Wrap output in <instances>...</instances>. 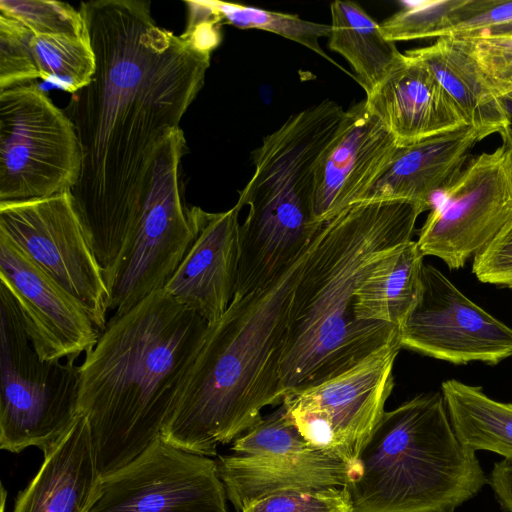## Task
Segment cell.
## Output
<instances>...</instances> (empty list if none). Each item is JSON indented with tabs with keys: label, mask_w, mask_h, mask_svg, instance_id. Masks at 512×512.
Instances as JSON below:
<instances>
[{
	"label": "cell",
	"mask_w": 512,
	"mask_h": 512,
	"mask_svg": "<svg viewBox=\"0 0 512 512\" xmlns=\"http://www.w3.org/2000/svg\"><path fill=\"white\" fill-rule=\"evenodd\" d=\"M207 327L163 289L108 320L79 367L78 411L102 477L161 436Z\"/></svg>",
	"instance_id": "obj_3"
},
{
	"label": "cell",
	"mask_w": 512,
	"mask_h": 512,
	"mask_svg": "<svg viewBox=\"0 0 512 512\" xmlns=\"http://www.w3.org/2000/svg\"><path fill=\"white\" fill-rule=\"evenodd\" d=\"M364 101L400 147L467 126L429 69L405 53Z\"/></svg>",
	"instance_id": "obj_19"
},
{
	"label": "cell",
	"mask_w": 512,
	"mask_h": 512,
	"mask_svg": "<svg viewBox=\"0 0 512 512\" xmlns=\"http://www.w3.org/2000/svg\"><path fill=\"white\" fill-rule=\"evenodd\" d=\"M79 11L96 69L64 109L82 154L71 194L105 277L133 233L160 144L204 85L211 52L157 25L149 1L93 0Z\"/></svg>",
	"instance_id": "obj_1"
},
{
	"label": "cell",
	"mask_w": 512,
	"mask_h": 512,
	"mask_svg": "<svg viewBox=\"0 0 512 512\" xmlns=\"http://www.w3.org/2000/svg\"><path fill=\"white\" fill-rule=\"evenodd\" d=\"M461 40L501 92L512 88V36Z\"/></svg>",
	"instance_id": "obj_34"
},
{
	"label": "cell",
	"mask_w": 512,
	"mask_h": 512,
	"mask_svg": "<svg viewBox=\"0 0 512 512\" xmlns=\"http://www.w3.org/2000/svg\"><path fill=\"white\" fill-rule=\"evenodd\" d=\"M227 500L215 460L160 436L102 477L90 512H227Z\"/></svg>",
	"instance_id": "obj_14"
},
{
	"label": "cell",
	"mask_w": 512,
	"mask_h": 512,
	"mask_svg": "<svg viewBox=\"0 0 512 512\" xmlns=\"http://www.w3.org/2000/svg\"><path fill=\"white\" fill-rule=\"evenodd\" d=\"M401 347L455 365H497L512 356V328L424 263L418 300L400 327Z\"/></svg>",
	"instance_id": "obj_15"
},
{
	"label": "cell",
	"mask_w": 512,
	"mask_h": 512,
	"mask_svg": "<svg viewBox=\"0 0 512 512\" xmlns=\"http://www.w3.org/2000/svg\"><path fill=\"white\" fill-rule=\"evenodd\" d=\"M240 512H354L347 486L285 490L248 502Z\"/></svg>",
	"instance_id": "obj_30"
},
{
	"label": "cell",
	"mask_w": 512,
	"mask_h": 512,
	"mask_svg": "<svg viewBox=\"0 0 512 512\" xmlns=\"http://www.w3.org/2000/svg\"><path fill=\"white\" fill-rule=\"evenodd\" d=\"M218 473L237 512L250 501L295 489L347 486V465L308 443L280 405L233 441L220 456Z\"/></svg>",
	"instance_id": "obj_12"
},
{
	"label": "cell",
	"mask_w": 512,
	"mask_h": 512,
	"mask_svg": "<svg viewBox=\"0 0 512 512\" xmlns=\"http://www.w3.org/2000/svg\"><path fill=\"white\" fill-rule=\"evenodd\" d=\"M6 495H7V492L4 488V486H2L1 487V512H5Z\"/></svg>",
	"instance_id": "obj_36"
},
{
	"label": "cell",
	"mask_w": 512,
	"mask_h": 512,
	"mask_svg": "<svg viewBox=\"0 0 512 512\" xmlns=\"http://www.w3.org/2000/svg\"><path fill=\"white\" fill-rule=\"evenodd\" d=\"M345 110L323 100L291 115L252 152L254 174L237 205L249 207L239 228L234 298L265 286L305 252L323 224L313 215L316 162Z\"/></svg>",
	"instance_id": "obj_5"
},
{
	"label": "cell",
	"mask_w": 512,
	"mask_h": 512,
	"mask_svg": "<svg viewBox=\"0 0 512 512\" xmlns=\"http://www.w3.org/2000/svg\"><path fill=\"white\" fill-rule=\"evenodd\" d=\"M80 365L43 361L9 290L0 283V448L49 453L77 419Z\"/></svg>",
	"instance_id": "obj_7"
},
{
	"label": "cell",
	"mask_w": 512,
	"mask_h": 512,
	"mask_svg": "<svg viewBox=\"0 0 512 512\" xmlns=\"http://www.w3.org/2000/svg\"><path fill=\"white\" fill-rule=\"evenodd\" d=\"M329 48L350 64L366 94L391 70L402 53L358 3L337 0L330 5Z\"/></svg>",
	"instance_id": "obj_24"
},
{
	"label": "cell",
	"mask_w": 512,
	"mask_h": 512,
	"mask_svg": "<svg viewBox=\"0 0 512 512\" xmlns=\"http://www.w3.org/2000/svg\"><path fill=\"white\" fill-rule=\"evenodd\" d=\"M0 15L10 17L36 36L87 35L79 9L49 0H0Z\"/></svg>",
	"instance_id": "obj_29"
},
{
	"label": "cell",
	"mask_w": 512,
	"mask_h": 512,
	"mask_svg": "<svg viewBox=\"0 0 512 512\" xmlns=\"http://www.w3.org/2000/svg\"><path fill=\"white\" fill-rule=\"evenodd\" d=\"M101 481L88 424L79 416L44 455L38 473L18 495L12 512H90Z\"/></svg>",
	"instance_id": "obj_21"
},
{
	"label": "cell",
	"mask_w": 512,
	"mask_h": 512,
	"mask_svg": "<svg viewBox=\"0 0 512 512\" xmlns=\"http://www.w3.org/2000/svg\"><path fill=\"white\" fill-rule=\"evenodd\" d=\"M405 54L429 69L467 126L486 137L501 131L505 117L498 96L502 92L463 40L444 36L429 46L408 50Z\"/></svg>",
	"instance_id": "obj_22"
},
{
	"label": "cell",
	"mask_w": 512,
	"mask_h": 512,
	"mask_svg": "<svg viewBox=\"0 0 512 512\" xmlns=\"http://www.w3.org/2000/svg\"><path fill=\"white\" fill-rule=\"evenodd\" d=\"M441 392L450 422L464 445L512 460V403L492 399L481 387L455 379L442 382Z\"/></svg>",
	"instance_id": "obj_25"
},
{
	"label": "cell",
	"mask_w": 512,
	"mask_h": 512,
	"mask_svg": "<svg viewBox=\"0 0 512 512\" xmlns=\"http://www.w3.org/2000/svg\"><path fill=\"white\" fill-rule=\"evenodd\" d=\"M487 477L457 437L442 392L385 411L347 485L354 512H454Z\"/></svg>",
	"instance_id": "obj_6"
},
{
	"label": "cell",
	"mask_w": 512,
	"mask_h": 512,
	"mask_svg": "<svg viewBox=\"0 0 512 512\" xmlns=\"http://www.w3.org/2000/svg\"><path fill=\"white\" fill-rule=\"evenodd\" d=\"M186 140L182 129L160 144L150 184L132 235L104 277L108 311L120 316L162 290L193 245L206 211L187 207L179 180Z\"/></svg>",
	"instance_id": "obj_8"
},
{
	"label": "cell",
	"mask_w": 512,
	"mask_h": 512,
	"mask_svg": "<svg viewBox=\"0 0 512 512\" xmlns=\"http://www.w3.org/2000/svg\"><path fill=\"white\" fill-rule=\"evenodd\" d=\"M466 0L401 1V8L380 28L391 42L447 36Z\"/></svg>",
	"instance_id": "obj_28"
},
{
	"label": "cell",
	"mask_w": 512,
	"mask_h": 512,
	"mask_svg": "<svg viewBox=\"0 0 512 512\" xmlns=\"http://www.w3.org/2000/svg\"><path fill=\"white\" fill-rule=\"evenodd\" d=\"M0 280L43 361L76 359L101 336L81 303L0 232Z\"/></svg>",
	"instance_id": "obj_16"
},
{
	"label": "cell",
	"mask_w": 512,
	"mask_h": 512,
	"mask_svg": "<svg viewBox=\"0 0 512 512\" xmlns=\"http://www.w3.org/2000/svg\"><path fill=\"white\" fill-rule=\"evenodd\" d=\"M0 232L74 296L101 333L105 330L108 291L103 271L70 191L0 202Z\"/></svg>",
	"instance_id": "obj_13"
},
{
	"label": "cell",
	"mask_w": 512,
	"mask_h": 512,
	"mask_svg": "<svg viewBox=\"0 0 512 512\" xmlns=\"http://www.w3.org/2000/svg\"><path fill=\"white\" fill-rule=\"evenodd\" d=\"M423 209L410 201L362 200L325 222L295 286L281 362L285 395L323 383L400 338V328L359 321L361 281L412 240Z\"/></svg>",
	"instance_id": "obj_2"
},
{
	"label": "cell",
	"mask_w": 512,
	"mask_h": 512,
	"mask_svg": "<svg viewBox=\"0 0 512 512\" xmlns=\"http://www.w3.org/2000/svg\"><path fill=\"white\" fill-rule=\"evenodd\" d=\"M81 167L73 123L35 81L0 90V202L71 192Z\"/></svg>",
	"instance_id": "obj_9"
},
{
	"label": "cell",
	"mask_w": 512,
	"mask_h": 512,
	"mask_svg": "<svg viewBox=\"0 0 512 512\" xmlns=\"http://www.w3.org/2000/svg\"><path fill=\"white\" fill-rule=\"evenodd\" d=\"M498 100L505 117V124L499 134L502 139V145L512 155V88L500 93Z\"/></svg>",
	"instance_id": "obj_35"
},
{
	"label": "cell",
	"mask_w": 512,
	"mask_h": 512,
	"mask_svg": "<svg viewBox=\"0 0 512 512\" xmlns=\"http://www.w3.org/2000/svg\"><path fill=\"white\" fill-rule=\"evenodd\" d=\"M33 35L22 23L0 15V90L39 79L30 45Z\"/></svg>",
	"instance_id": "obj_31"
},
{
	"label": "cell",
	"mask_w": 512,
	"mask_h": 512,
	"mask_svg": "<svg viewBox=\"0 0 512 512\" xmlns=\"http://www.w3.org/2000/svg\"><path fill=\"white\" fill-rule=\"evenodd\" d=\"M222 21L241 29H259L280 35L312 50L327 61L336 63L319 44V38L329 37L331 26L301 19L297 15L273 12L261 8L221 1H211Z\"/></svg>",
	"instance_id": "obj_27"
},
{
	"label": "cell",
	"mask_w": 512,
	"mask_h": 512,
	"mask_svg": "<svg viewBox=\"0 0 512 512\" xmlns=\"http://www.w3.org/2000/svg\"><path fill=\"white\" fill-rule=\"evenodd\" d=\"M312 243L265 286L234 298L208 324L162 428L164 440L194 454L215 456L219 445L256 425L266 406L281 405V362L292 296Z\"/></svg>",
	"instance_id": "obj_4"
},
{
	"label": "cell",
	"mask_w": 512,
	"mask_h": 512,
	"mask_svg": "<svg viewBox=\"0 0 512 512\" xmlns=\"http://www.w3.org/2000/svg\"><path fill=\"white\" fill-rule=\"evenodd\" d=\"M240 210L235 204L225 212H206L193 245L163 288L208 324L226 312L235 296Z\"/></svg>",
	"instance_id": "obj_18"
},
{
	"label": "cell",
	"mask_w": 512,
	"mask_h": 512,
	"mask_svg": "<svg viewBox=\"0 0 512 512\" xmlns=\"http://www.w3.org/2000/svg\"><path fill=\"white\" fill-rule=\"evenodd\" d=\"M424 257L411 240L365 277L355 294L356 318L400 328L418 300Z\"/></svg>",
	"instance_id": "obj_23"
},
{
	"label": "cell",
	"mask_w": 512,
	"mask_h": 512,
	"mask_svg": "<svg viewBox=\"0 0 512 512\" xmlns=\"http://www.w3.org/2000/svg\"><path fill=\"white\" fill-rule=\"evenodd\" d=\"M486 138L470 126L399 147L364 200H405L430 210L436 195L462 171L469 152Z\"/></svg>",
	"instance_id": "obj_20"
},
{
	"label": "cell",
	"mask_w": 512,
	"mask_h": 512,
	"mask_svg": "<svg viewBox=\"0 0 512 512\" xmlns=\"http://www.w3.org/2000/svg\"><path fill=\"white\" fill-rule=\"evenodd\" d=\"M447 36L458 39L512 36V1L466 0Z\"/></svg>",
	"instance_id": "obj_32"
},
{
	"label": "cell",
	"mask_w": 512,
	"mask_h": 512,
	"mask_svg": "<svg viewBox=\"0 0 512 512\" xmlns=\"http://www.w3.org/2000/svg\"><path fill=\"white\" fill-rule=\"evenodd\" d=\"M472 272L483 283L512 290V223L473 258Z\"/></svg>",
	"instance_id": "obj_33"
},
{
	"label": "cell",
	"mask_w": 512,
	"mask_h": 512,
	"mask_svg": "<svg viewBox=\"0 0 512 512\" xmlns=\"http://www.w3.org/2000/svg\"><path fill=\"white\" fill-rule=\"evenodd\" d=\"M401 349L398 338L323 383L287 393L281 403L301 436L343 461L352 479L359 471L360 454L385 412Z\"/></svg>",
	"instance_id": "obj_10"
},
{
	"label": "cell",
	"mask_w": 512,
	"mask_h": 512,
	"mask_svg": "<svg viewBox=\"0 0 512 512\" xmlns=\"http://www.w3.org/2000/svg\"><path fill=\"white\" fill-rule=\"evenodd\" d=\"M399 147L364 100L345 111L315 165L312 205L316 221L324 224L364 200Z\"/></svg>",
	"instance_id": "obj_17"
},
{
	"label": "cell",
	"mask_w": 512,
	"mask_h": 512,
	"mask_svg": "<svg viewBox=\"0 0 512 512\" xmlns=\"http://www.w3.org/2000/svg\"><path fill=\"white\" fill-rule=\"evenodd\" d=\"M435 198L417 244L424 256L457 270L512 223L510 151L501 145L471 156Z\"/></svg>",
	"instance_id": "obj_11"
},
{
	"label": "cell",
	"mask_w": 512,
	"mask_h": 512,
	"mask_svg": "<svg viewBox=\"0 0 512 512\" xmlns=\"http://www.w3.org/2000/svg\"><path fill=\"white\" fill-rule=\"evenodd\" d=\"M30 45L39 79L71 94L91 82L96 60L88 32L85 36L33 35Z\"/></svg>",
	"instance_id": "obj_26"
}]
</instances>
